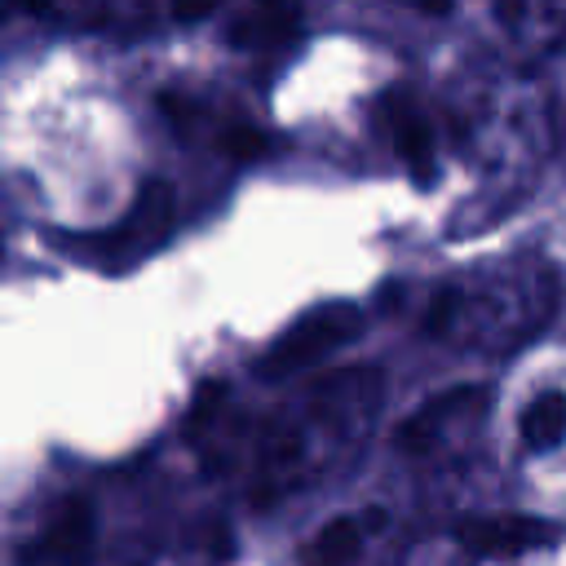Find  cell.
Segmentation results:
<instances>
[{
	"label": "cell",
	"instance_id": "obj_1",
	"mask_svg": "<svg viewBox=\"0 0 566 566\" xmlns=\"http://www.w3.org/2000/svg\"><path fill=\"white\" fill-rule=\"evenodd\" d=\"M349 336H358V310L349 305H323V310H310L296 327H287L270 354L261 358V376L265 380H283V376H296L305 367H314L323 354H332L336 345H345Z\"/></svg>",
	"mask_w": 566,
	"mask_h": 566
},
{
	"label": "cell",
	"instance_id": "obj_2",
	"mask_svg": "<svg viewBox=\"0 0 566 566\" xmlns=\"http://www.w3.org/2000/svg\"><path fill=\"white\" fill-rule=\"evenodd\" d=\"M478 557H513L526 548H539L553 539V526L526 513H491V517H469L455 531Z\"/></svg>",
	"mask_w": 566,
	"mask_h": 566
},
{
	"label": "cell",
	"instance_id": "obj_3",
	"mask_svg": "<svg viewBox=\"0 0 566 566\" xmlns=\"http://www.w3.org/2000/svg\"><path fill=\"white\" fill-rule=\"evenodd\" d=\"M93 548V509L88 500L80 495H66L53 504L49 522H44V535L35 544V557L44 562H57V566H80Z\"/></svg>",
	"mask_w": 566,
	"mask_h": 566
},
{
	"label": "cell",
	"instance_id": "obj_4",
	"mask_svg": "<svg viewBox=\"0 0 566 566\" xmlns=\"http://www.w3.org/2000/svg\"><path fill=\"white\" fill-rule=\"evenodd\" d=\"M168 226H172V195L164 181H146L128 208V221L111 234V243L115 248H150L168 234Z\"/></svg>",
	"mask_w": 566,
	"mask_h": 566
},
{
	"label": "cell",
	"instance_id": "obj_5",
	"mask_svg": "<svg viewBox=\"0 0 566 566\" xmlns=\"http://www.w3.org/2000/svg\"><path fill=\"white\" fill-rule=\"evenodd\" d=\"M473 402H482V389H478V385H455V389L429 398L424 407H416V411L402 420V429H398V451H424V442L438 433V420H442L447 411H460V407H473Z\"/></svg>",
	"mask_w": 566,
	"mask_h": 566
},
{
	"label": "cell",
	"instance_id": "obj_6",
	"mask_svg": "<svg viewBox=\"0 0 566 566\" xmlns=\"http://www.w3.org/2000/svg\"><path fill=\"white\" fill-rule=\"evenodd\" d=\"M301 22V9H283V4H256V9H243L230 27H226V40L234 49H256V44H274V40H287Z\"/></svg>",
	"mask_w": 566,
	"mask_h": 566
},
{
	"label": "cell",
	"instance_id": "obj_7",
	"mask_svg": "<svg viewBox=\"0 0 566 566\" xmlns=\"http://www.w3.org/2000/svg\"><path fill=\"white\" fill-rule=\"evenodd\" d=\"M385 106H389V133H394L398 155L411 164V172H416L420 181H429V172H433V164H429V146H433L429 124L407 106V97H402V93H394Z\"/></svg>",
	"mask_w": 566,
	"mask_h": 566
},
{
	"label": "cell",
	"instance_id": "obj_8",
	"mask_svg": "<svg viewBox=\"0 0 566 566\" xmlns=\"http://www.w3.org/2000/svg\"><path fill=\"white\" fill-rule=\"evenodd\" d=\"M566 438V394L548 389L522 411V442L531 451H553Z\"/></svg>",
	"mask_w": 566,
	"mask_h": 566
},
{
	"label": "cell",
	"instance_id": "obj_9",
	"mask_svg": "<svg viewBox=\"0 0 566 566\" xmlns=\"http://www.w3.org/2000/svg\"><path fill=\"white\" fill-rule=\"evenodd\" d=\"M358 544H363V522L358 517H332L318 531L310 557H314V566H345V562H354Z\"/></svg>",
	"mask_w": 566,
	"mask_h": 566
},
{
	"label": "cell",
	"instance_id": "obj_10",
	"mask_svg": "<svg viewBox=\"0 0 566 566\" xmlns=\"http://www.w3.org/2000/svg\"><path fill=\"white\" fill-rule=\"evenodd\" d=\"M301 451H305V433L301 429H292V424H270L265 429V438H261V460H265V469H292L296 460H301Z\"/></svg>",
	"mask_w": 566,
	"mask_h": 566
},
{
	"label": "cell",
	"instance_id": "obj_11",
	"mask_svg": "<svg viewBox=\"0 0 566 566\" xmlns=\"http://www.w3.org/2000/svg\"><path fill=\"white\" fill-rule=\"evenodd\" d=\"M221 150L230 155V159H261L270 146H265V137L256 133V128H248V124H230L226 133H221Z\"/></svg>",
	"mask_w": 566,
	"mask_h": 566
},
{
	"label": "cell",
	"instance_id": "obj_12",
	"mask_svg": "<svg viewBox=\"0 0 566 566\" xmlns=\"http://www.w3.org/2000/svg\"><path fill=\"white\" fill-rule=\"evenodd\" d=\"M455 310H460V292H455V287H442V292L429 301V314H424V332H429V336H442V332L451 327Z\"/></svg>",
	"mask_w": 566,
	"mask_h": 566
},
{
	"label": "cell",
	"instance_id": "obj_13",
	"mask_svg": "<svg viewBox=\"0 0 566 566\" xmlns=\"http://www.w3.org/2000/svg\"><path fill=\"white\" fill-rule=\"evenodd\" d=\"M217 9V0H199V4H172V18L177 22H195V18H208Z\"/></svg>",
	"mask_w": 566,
	"mask_h": 566
},
{
	"label": "cell",
	"instance_id": "obj_14",
	"mask_svg": "<svg viewBox=\"0 0 566 566\" xmlns=\"http://www.w3.org/2000/svg\"><path fill=\"white\" fill-rule=\"evenodd\" d=\"M159 106H164V115H168V119H181V124L190 119V102H186V97H177V93H159Z\"/></svg>",
	"mask_w": 566,
	"mask_h": 566
},
{
	"label": "cell",
	"instance_id": "obj_15",
	"mask_svg": "<svg viewBox=\"0 0 566 566\" xmlns=\"http://www.w3.org/2000/svg\"><path fill=\"white\" fill-rule=\"evenodd\" d=\"M380 526H385V513H380V509H371V513L363 517V531H380Z\"/></svg>",
	"mask_w": 566,
	"mask_h": 566
}]
</instances>
